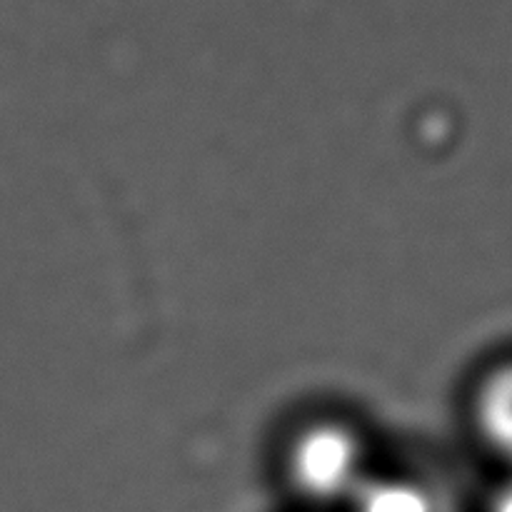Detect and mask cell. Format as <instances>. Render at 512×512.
I'll return each instance as SVG.
<instances>
[{
  "label": "cell",
  "instance_id": "1",
  "mask_svg": "<svg viewBox=\"0 0 512 512\" xmlns=\"http://www.w3.org/2000/svg\"><path fill=\"white\" fill-rule=\"evenodd\" d=\"M290 473L308 498L333 503L355 498L365 483L363 445L340 425H315L293 445Z\"/></svg>",
  "mask_w": 512,
  "mask_h": 512
},
{
  "label": "cell",
  "instance_id": "4",
  "mask_svg": "<svg viewBox=\"0 0 512 512\" xmlns=\"http://www.w3.org/2000/svg\"><path fill=\"white\" fill-rule=\"evenodd\" d=\"M488 512H512V475L493 490L488 500Z\"/></svg>",
  "mask_w": 512,
  "mask_h": 512
},
{
  "label": "cell",
  "instance_id": "3",
  "mask_svg": "<svg viewBox=\"0 0 512 512\" xmlns=\"http://www.w3.org/2000/svg\"><path fill=\"white\" fill-rule=\"evenodd\" d=\"M355 512H433V500L410 480H365L353 498Z\"/></svg>",
  "mask_w": 512,
  "mask_h": 512
},
{
  "label": "cell",
  "instance_id": "2",
  "mask_svg": "<svg viewBox=\"0 0 512 512\" xmlns=\"http://www.w3.org/2000/svg\"><path fill=\"white\" fill-rule=\"evenodd\" d=\"M475 420L485 443L512 465V363L485 378L475 400Z\"/></svg>",
  "mask_w": 512,
  "mask_h": 512
}]
</instances>
